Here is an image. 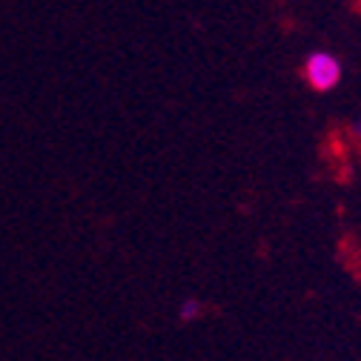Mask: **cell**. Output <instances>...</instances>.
I'll return each mask as SVG.
<instances>
[{
    "label": "cell",
    "mask_w": 361,
    "mask_h": 361,
    "mask_svg": "<svg viewBox=\"0 0 361 361\" xmlns=\"http://www.w3.org/2000/svg\"><path fill=\"white\" fill-rule=\"evenodd\" d=\"M341 61L333 52H312L304 61V80L315 89V92H330L341 83Z\"/></svg>",
    "instance_id": "1"
},
{
    "label": "cell",
    "mask_w": 361,
    "mask_h": 361,
    "mask_svg": "<svg viewBox=\"0 0 361 361\" xmlns=\"http://www.w3.org/2000/svg\"><path fill=\"white\" fill-rule=\"evenodd\" d=\"M204 312H207V304L201 298H192V295L178 304V319L184 322V324H195Z\"/></svg>",
    "instance_id": "2"
},
{
    "label": "cell",
    "mask_w": 361,
    "mask_h": 361,
    "mask_svg": "<svg viewBox=\"0 0 361 361\" xmlns=\"http://www.w3.org/2000/svg\"><path fill=\"white\" fill-rule=\"evenodd\" d=\"M353 135H355V138H358V141H361V118H358V121H355V123H353Z\"/></svg>",
    "instance_id": "3"
}]
</instances>
